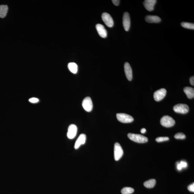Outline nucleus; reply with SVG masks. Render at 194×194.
<instances>
[{
  "instance_id": "nucleus-9",
  "label": "nucleus",
  "mask_w": 194,
  "mask_h": 194,
  "mask_svg": "<svg viewBox=\"0 0 194 194\" xmlns=\"http://www.w3.org/2000/svg\"><path fill=\"white\" fill-rule=\"evenodd\" d=\"M123 24L124 30L126 31L129 30L131 26V20L130 16L128 13H124L123 16Z\"/></svg>"
},
{
  "instance_id": "nucleus-11",
  "label": "nucleus",
  "mask_w": 194,
  "mask_h": 194,
  "mask_svg": "<svg viewBox=\"0 0 194 194\" xmlns=\"http://www.w3.org/2000/svg\"><path fill=\"white\" fill-rule=\"evenodd\" d=\"M124 71L127 79L131 81L133 78V74L131 67L128 63L126 62L124 65Z\"/></svg>"
},
{
  "instance_id": "nucleus-25",
  "label": "nucleus",
  "mask_w": 194,
  "mask_h": 194,
  "mask_svg": "<svg viewBox=\"0 0 194 194\" xmlns=\"http://www.w3.org/2000/svg\"><path fill=\"white\" fill-rule=\"evenodd\" d=\"M188 189L189 191L191 192H194V183H192L190 185H189L188 187Z\"/></svg>"
},
{
  "instance_id": "nucleus-17",
  "label": "nucleus",
  "mask_w": 194,
  "mask_h": 194,
  "mask_svg": "<svg viewBox=\"0 0 194 194\" xmlns=\"http://www.w3.org/2000/svg\"><path fill=\"white\" fill-rule=\"evenodd\" d=\"M8 9L7 5H1L0 6V17L1 18H4L6 16Z\"/></svg>"
},
{
  "instance_id": "nucleus-20",
  "label": "nucleus",
  "mask_w": 194,
  "mask_h": 194,
  "mask_svg": "<svg viewBox=\"0 0 194 194\" xmlns=\"http://www.w3.org/2000/svg\"><path fill=\"white\" fill-rule=\"evenodd\" d=\"M134 192L133 188L129 187H124L121 190V193L122 194H131L133 193Z\"/></svg>"
},
{
  "instance_id": "nucleus-4",
  "label": "nucleus",
  "mask_w": 194,
  "mask_h": 194,
  "mask_svg": "<svg viewBox=\"0 0 194 194\" xmlns=\"http://www.w3.org/2000/svg\"><path fill=\"white\" fill-rule=\"evenodd\" d=\"M123 154L122 148L119 143H115L114 147V157L115 160L117 161L121 159Z\"/></svg>"
},
{
  "instance_id": "nucleus-22",
  "label": "nucleus",
  "mask_w": 194,
  "mask_h": 194,
  "mask_svg": "<svg viewBox=\"0 0 194 194\" xmlns=\"http://www.w3.org/2000/svg\"><path fill=\"white\" fill-rule=\"evenodd\" d=\"M174 138L177 139H184L186 138V136L184 133H178L175 135Z\"/></svg>"
},
{
  "instance_id": "nucleus-10",
  "label": "nucleus",
  "mask_w": 194,
  "mask_h": 194,
  "mask_svg": "<svg viewBox=\"0 0 194 194\" xmlns=\"http://www.w3.org/2000/svg\"><path fill=\"white\" fill-rule=\"evenodd\" d=\"M77 131V128L75 124H71L69 126L67 136L70 139H72L76 136Z\"/></svg>"
},
{
  "instance_id": "nucleus-14",
  "label": "nucleus",
  "mask_w": 194,
  "mask_h": 194,
  "mask_svg": "<svg viewBox=\"0 0 194 194\" xmlns=\"http://www.w3.org/2000/svg\"><path fill=\"white\" fill-rule=\"evenodd\" d=\"M96 29L97 30L99 35L102 38L106 37L107 32L104 27L102 24H97L96 26Z\"/></svg>"
},
{
  "instance_id": "nucleus-19",
  "label": "nucleus",
  "mask_w": 194,
  "mask_h": 194,
  "mask_svg": "<svg viewBox=\"0 0 194 194\" xmlns=\"http://www.w3.org/2000/svg\"><path fill=\"white\" fill-rule=\"evenodd\" d=\"M68 68L72 73H76L78 71V66L75 63H70L68 64Z\"/></svg>"
},
{
  "instance_id": "nucleus-5",
  "label": "nucleus",
  "mask_w": 194,
  "mask_h": 194,
  "mask_svg": "<svg viewBox=\"0 0 194 194\" xmlns=\"http://www.w3.org/2000/svg\"><path fill=\"white\" fill-rule=\"evenodd\" d=\"M173 110L177 113L185 114L189 111V108L187 105L185 104H180L175 105L173 107Z\"/></svg>"
},
{
  "instance_id": "nucleus-24",
  "label": "nucleus",
  "mask_w": 194,
  "mask_h": 194,
  "mask_svg": "<svg viewBox=\"0 0 194 194\" xmlns=\"http://www.w3.org/2000/svg\"><path fill=\"white\" fill-rule=\"evenodd\" d=\"M29 101L31 102V103H35L39 102V100L37 98L32 97L29 99Z\"/></svg>"
},
{
  "instance_id": "nucleus-26",
  "label": "nucleus",
  "mask_w": 194,
  "mask_h": 194,
  "mask_svg": "<svg viewBox=\"0 0 194 194\" xmlns=\"http://www.w3.org/2000/svg\"><path fill=\"white\" fill-rule=\"evenodd\" d=\"M180 164V165L182 166V168H185L187 166V162L184 161H181L179 163Z\"/></svg>"
},
{
  "instance_id": "nucleus-28",
  "label": "nucleus",
  "mask_w": 194,
  "mask_h": 194,
  "mask_svg": "<svg viewBox=\"0 0 194 194\" xmlns=\"http://www.w3.org/2000/svg\"><path fill=\"white\" fill-rule=\"evenodd\" d=\"M190 81L191 85L194 86V77L193 76L190 77Z\"/></svg>"
},
{
  "instance_id": "nucleus-8",
  "label": "nucleus",
  "mask_w": 194,
  "mask_h": 194,
  "mask_svg": "<svg viewBox=\"0 0 194 194\" xmlns=\"http://www.w3.org/2000/svg\"><path fill=\"white\" fill-rule=\"evenodd\" d=\"M166 90L165 89H161L155 91L154 94V100L157 102L162 100L166 96Z\"/></svg>"
},
{
  "instance_id": "nucleus-13",
  "label": "nucleus",
  "mask_w": 194,
  "mask_h": 194,
  "mask_svg": "<svg viewBox=\"0 0 194 194\" xmlns=\"http://www.w3.org/2000/svg\"><path fill=\"white\" fill-rule=\"evenodd\" d=\"M86 136L85 134H81L80 135L75 142L74 146L75 149H77L81 145L84 144L86 141Z\"/></svg>"
},
{
  "instance_id": "nucleus-12",
  "label": "nucleus",
  "mask_w": 194,
  "mask_h": 194,
  "mask_svg": "<svg viewBox=\"0 0 194 194\" xmlns=\"http://www.w3.org/2000/svg\"><path fill=\"white\" fill-rule=\"evenodd\" d=\"M156 0H145L143 3L145 8L149 11L154 10V6L157 3Z\"/></svg>"
},
{
  "instance_id": "nucleus-2",
  "label": "nucleus",
  "mask_w": 194,
  "mask_h": 194,
  "mask_svg": "<svg viewBox=\"0 0 194 194\" xmlns=\"http://www.w3.org/2000/svg\"><path fill=\"white\" fill-rule=\"evenodd\" d=\"M160 123L165 127H172L175 124L174 120L171 116H163L161 119Z\"/></svg>"
},
{
  "instance_id": "nucleus-6",
  "label": "nucleus",
  "mask_w": 194,
  "mask_h": 194,
  "mask_svg": "<svg viewBox=\"0 0 194 194\" xmlns=\"http://www.w3.org/2000/svg\"><path fill=\"white\" fill-rule=\"evenodd\" d=\"M82 105L85 111L90 112L93 108V103L92 100L90 97H87L83 99Z\"/></svg>"
},
{
  "instance_id": "nucleus-27",
  "label": "nucleus",
  "mask_w": 194,
  "mask_h": 194,
  "mask_svg": "<svg viewBox=\"0 0 194 194\" xmlns=\"http://www.w3.org/2000/svg\"><path fill=\"white\" fill-rule=\"evenodd\" d=\"M112 1L114 4L116 6L119 5L120 2V1H119V0H113V1Z\"/></svg>"
},
{
  "instance_id": "nucleus-21",
  "label": "nucleus",
  "mask_w": 194,
  "mask_h": 194,
  "mask_svg": "<svg viewBox=\"0 0 194 194\" xmlns=\"http://www.w3.org/2000/svg\"><path fill=\"white\" fill-rule=\"evenodd\" d=\"M181 25L183 27L187 28V29H194V24L193 23L183 22V23H181Z\"/></svg>"
},
{
  "instance_id": "nucleus-3",
  "label": "nucleus",
  "mask_w": 194,
  "mask_h": 194,
  "mask_svg": "<svg viewBox=\"0 0 194 194\" xmlns=\"http://www.w3.org/2000/svg\"><path fill=\"white\" fill-rule=\"evenodd\" d=\"M116 118L118 121L123 123H131L134 121L132 116L125 113L117 114Z\"/></svg>"
},
{
  "instance_id": "nucleus-29",
  "label": "nucleus",
  "mask_w": 194,
  "mask_h": 194,
  "mask_svg": "<svg viewBox=\"0 0 194 194\" xmlns=\"http://www.w3.org/2000/svg\"><path fill=\"white\" fill-rule=\"evenodd\" d=\"M146 131V129L144 128H142L141 130V133L143 134L145 133Z\"/></svg>"
},
{
  "instance_id": "nucleus-7",
  "label": "nucleus",
  "mask_w": 194,
  "mask_h": 194,
  "mask_svg": "<svg viewBox=\"0 0 194 194\" xmlns=\"http://www.w3.org/2000/svg\"><path fill=\"white\" fill-rule=\"evenodd\" d=\"M102 19L105 25L108 27H113L114 24L112 18L109 14L107 13H104L102 15Z\"/></svg>"
},
{
  "instance_id": "nucleus-15",
  "label": "nucleus",
  "mask_w": 194,
  "mask_h": 194,
  "mask_svg": "<svg viewBox=\"0 0 194 194\" xmlns=\"http://www.w3.org/2000/svg\"><path fill=\"white\" fill-rule=\"evenodd\" d=\"M145 20L147 23H158L161 21V19L157 16H147Z\"/></svg>"
},
{
  "instance_id": "nucleus-23",
  "label": "nucleus",
  "mask_w": 194,
  "mask_h": 194,
  "mask_svg": "<svg viewBox=\"0 0 194 194\" xmlns=\"http://www.w3.org/2000/svg\"><path fill=\"white\" fill-rule=\"evenodd\" d=\"M169 140V138L168 137H159L156 138V141L158 143H161L164 141H168Z\"/></svg>"
},
{
  "instance_id": "nucleus-1",
  "label": "nucleus",
  "mask_w": 194,
  "mask_h": 194,
  "mask_svg": "<svg viewBox=\"0 0 194 194\" xmlns=\"http://www.w3.org/2000/svg\"><path fill=\"white\" fill-rule=\"evenodd\" d=\"M128 137L129 139L135 143H145L148 141L147 138L139 134L129 133L128 134Z\"/></svg>"
},
{
  "instance_id": "nucleus-18",
  "label": "nucleus",
  "mask_w": 194,
  "mask_h": 194,
  "mask_svg": "<svg viewBox=\"0 0 194 194\" xmlns=\"http://www.w3.org/2000/svg\"><path fill=\"white\" fill-rule=\"evenodd\" d=\"M156 183V181L154 179H151L146 181L144 183V186L147 188H151L154 187Z\"/></svg>"
},
{
  "instance_id": "nucleus-16",
  "label": "nucleus",
  "mask_w": 194,
  "mask_h": 194,
  "mask_svg": "<svg viewBox=\"0 0 194 194\" xmlns=\"http://www.w3.org/2000/svg\"><path fill=\"white\" fill-rule=\"evenodd\" d=\"M184 92L189 99L193 98L194 97V89L193 88L187 87L184 88Z\"/></svg>"
}]
</instances>
